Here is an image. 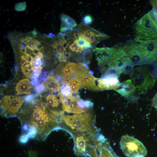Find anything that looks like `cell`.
Returning <instances> with one entry per match:
<instances>
[{
    "mask_svg": "<svg viewBox=\"0 0 157 157\" xmlns=\"http://www.w3.org/2000/svg\"><path fill=\"white\" fill-rule=\"evenodd\" d=\"M33 104L31 110L19 113V118L23 129L28 132L34 131L37 138L44 139L52 130L60 127V119L51 113L41 100H36Z\"/></svg>",
    "mask_w": 157,
    "mask_h": 157,
    "instance_id": "cell-1",
    "label": "cell"
},
{
    "mask_svg": "<svg viewBox=\"0 0 157 157\" xmlns=\"http://www.w3.org/2000/svg\"><path fill=\"white\" fill-rule=\"evenodd\" d=\"M60 123L69 131L97 136L99 135L95 125L94 116L90 112L79 114H62Z\"/></svg>",
    "mask_w": 157,
    "mask_h": 157,
    "instance_id": "cell-2",
    "label": "cell"
},
{
    "mask_svg": "<svg viewBox=\"0 0 157 157\" xmlns=\"http://www.w3.org/2000/svg\"><path fill=\"white\" fill-rule=\"evenodd\" d=\"M123 44L118 43L112 47L96 48L93 49L100 71L103 73L110 66L119 64L125 56Z\"/></svg>",
    "mask_w": 157,
    "mask_h": 157,
    "instance_id": "cell-3",
    "label": "cell"
},
{
    "mask_svg": "<svg viewBox=\"0 0 157 157\" xmlns=\"http://www.w3.org/2000/svg\"><path fill=\"white\" fill-rule=\"evenodd\" d=\"M85 67L81 63L69 62L62 69L61 75L63 83L70 87L73 94H77L82 86L85 75Z\"/></svg>",
    "mask_w": 157,
    "mask_h": 157,
    "instance_id": "cell-4",
    "label": "cell"
},
{
    "mask_svg": "<svg viewBox=\"0 0 157 157\" xmlns=\"http://www.w3.org/2000/svg\"><path fill=\"white\" fill-rule=\"evenodd\" d=\"M134 32V40L137 42L157 41V25L148 13L135 23Z\"/></svg>",
    "mask_w": 157,
    "mask_h": 157,
    "instance_id": "cell-5",
    "label": "cell"
},
{
    "mask_svg": "<svg viewBox=\"0 0 157 157\" xmlns=\"http://www.w3.org/2000/svg\"><path fill=\"white\" fill-rule=\"evenodd\" d=\"M123 49L125 56L130 58L135 66L148 65L156 60L135 40L127 41L123 45Z\"/></svg>",
    "mask_w": 157,
    "mask_h": 157,
    "instance_id": "cell-6",
    "label": "cell"
},
{
    "mask_svg": "<svg viewBox=\"0 0 157 157\" xmlns=\"http://www.w3.org/2000/svg\"><path fill=\"white\" fill-rule=\"evenodd\" d=\"M136 91L144 94L151 89L156 80L151 75L146 65L136 67L129 73Z\"/></svg>",
    "mask_w": 157,
    "mask_h": 157,
    "instance_id": "cell-7",
    "label": "cell"
},
{
    "mask_svg": "<svg viewBox=\"0 0 157 157\" xmlns=\"http://www.w3.org/2000/svg\"><path fill=\"white\" fill-rule=\"evenodd\" d=\"M74 29L69 33L70 38L82 39L90 44L93 48L101 41L109 38L106 34L96 30L83 22Z\"/></svg>",
    "mask_w": 157,
    "mask_h": 157,
    "instance_id": "cell-8",
    "label": "cell"
},
{
    "mask_svg": "<svg viewBox=\"0 0 157 157\" xmlns=\"http://www.w3.org/2000/svg\"><path fill=\"white\" fill-rule=\"evenodd\" d=\"M61 101L64 112L75 114L90 112L93 106L90 100H84L72 93L68 97L61 95Z\"/></svg>",
    "mask_w": 157,
    "mask_h": 157,
    "instance_id": "cell-9",
    "label": "cell"
},
{
    "mask_svg": "<svg viewBox=\"0 0 157 157\" xmlns=\"http://www.w3.org/2000/svg\"><path fill=\"white\" fill-rule=\"evenodd\" d=\"M69 131L73 137L74 140V152L78 156H89L88 150L89 145L94 144L97 145L100 142L101 135L94 136L72 131Z\"/></svg>",
    "mask_w": 157,
    "mask_h": 157,
    "instance_id": "cell-10",
    "label": "cell"
},
{
    "mask_svg": "<svg viewBox=\"0 0 157 157\" xmlns=\"http://www.w3.org/2000/svg\"><path fill=\"white\" fill-rule=\"evenodd\" d=\"M119 144L124 154L128 157L139 155L143 156L147 154V151L143 143L138 139L128 135H123Z\"/></svg>",
    "mask_w": 157,
    "mask_h": 157,
    "instance_id": "cell-11",
    "label": "cell"
},
{
    "mask_svg": "<svg viewBox=\"0 0 157 157\" xmlns=\"http://www.w3.org/2000/svg\"><path fill=\"white\" fill-rule=\"evenodd\" d=\"M24 100L23 97L14 95L3 97L0 100L1 114L7 117L18 113Z\"/></svg>",
    "mask_w": 157,
    "mask_h": 157,
    "instance_id": "cell-12",
    "label": "cell"
},
{
    "mask_svg": "<svg viewBox=\"0 0 157 157\" xmlns=\"http://www.w3.org/2000/svg\"><path fill=\"white\" fill-rule=\"evenodd\" d=\"M61 94L60 92L57 94H50L42 102L48 110L55 116L58 117L64 113L61 101Z\"/></svg>",
    "mask_w": 157,
    "mask_h": 157,
    "instance_id": "cell-13",
    "label": "cell"
},
{
    "mask_svg": "<svg viewBox=\"0 0 157 157\" xmlns=\"http://www.w3.org/2000/svg\"><path fill=\"white\" fill-rule=\"evenodd\" d=\"M96 83L98 91L105 90H115L120 85L118 78L108 76L97 78Z\"/></svg>",
    "mask_w": 157,
    "mask_h": 157,
    "instance_id": "cell-14",
    "label": "cell"
},
{
    "mask_svg": "<svg viewBox=\"0 0 157 157\" xmlns=\"http://www.w3.org/2000/svg\"><path fill=\"white\" fill-rule=\"evenodd\" d=\"M115 90L123 97L132 100L135 99V88L131 80L129 79L121 83L119 88Z\"/></svg>",
    "mask_w": 157,
    "mask_h": 157,
    "instance_id": "cell-15",
    "label": "cell"
},
{
    "mask_svg": "<svg viewBox=\"0 0 157 157\" xmlns=\"http://www.w3.org/2000/svg\"><path fill=\"white\" fill-rule=\"evenodd\" d=\"M85 75L81 87L88 89L97 91L96 85L97 78L94 77L92 72L90 71L89 69L85 67Z\"/></svg>",
    "mask_w": 157,
    "mask_h": 157,
    "instance_id": "cell-16",
    "label": "cell"
},
{
    "mask_svg": "<svg viewBox=\"0 0 157 157\" xmlns=\"http://www.w3.org/2000/svg\"><path fill=\"white\" fill-rule=\"evenodd\" d=\"M106 140L100 142L97 147L99 157H118Z\"/></svg>",
    "mask_w": 157,
    "mask_h": 157,
    "instance_id": "cell-17",
    "label": "cell"
},
{
    "mask_svg": "<svg viewBox=\"0 0 157 157\" xmlns=\"http://www.w3.org/2000/svg\"><path fill=\"white\" fill-rule=\"evenodd\" d=\"M32 88L31 83L28 78H24L19 81L15 87V90L18 94L31 93Z\"/></svg>",
    "mask_w": 157,
    "mask_h": 157,
    "instance_id": "cell-18",
    "label": "cell"
},
{
    "mask_svg": "<svg viewBox=\"0 0 157 157\" xmlns=\"http://www.w3.org/2000/svg\"><path fill=\"white\" fill-rule=\"evenodd\" d=\"M137 42L142 47L157 60V41H144Z\"/></svg>",
    "mask_w": 157,
    "mask_h": 157,
    "instance_id": "cell-19",
    "label": "cell"
},
{
    "mask_svg": "<svg viewBox=\"0 0 157 157\" xmlns=\"http://www.w3.org/2000/svg\"><path fill=\"white\" fill-rule=\"evenodd\" d=\"M47 81L43 83L45 86L47 90L50 92L56 94L58 93L60 90L59 83L55 78V76H48Z\"/></svg>",
    "mask_w": 157,
    "mask_h": 157,
    "instance_id": "cell-20",
    "label": "cell"
},
{
    "mask_svg": "<svg viewBox=\"0 0 157 157\" xmlns=\"http://www.w3.org/2000/svg\"><path fill=\"white\" fill-rule=\"evenodd\" d=\"M61 21L60 28H65L68 29L69 32L73 30V28L76 26L77 23L72 18L68 15L62 13L60 15Z\"/></svg>",
    "mask_w": 157,
    "mask_h": 157,
    "instance_id": "cell-21",
    "label": "cell"
},
{
    "mask_svg": "<svg viewBox=\"0 0 157 157\" xmlns=\"http://www.w3.org/2000/svg\"><path fill=\"white\" fill-rule=\"evenodd\" d=\"M119 65L122 69V73L125 74H129L135 66L130 58L126 56L120 60Z\"/></svg>",
    "mask_w": 157,
    "mask_h": 157,
    "instance_id": "cell-22",
    "label": "cell"
},
{
    "mask_svg": "<svg viewBox=\"0 0 157 157\" xmlns=\"http://www.w3.org/2000/svg\"><path fill=\"white\" fill-rule=\"evenodd\" d=\"M122 73L119 64H114L109 67L103 73L101 77L108 76L118 78Z\"/></svg>",
    "mask_w": 157,
    "mask_h": 157,
    "instance_id": "cell-23",
    "label": "cell"
},
{
    "mask_svg": "<svg viewBox=\"0 0 157 157\" xmlns=\"http://www.w3.org/2000/svg\"><path fill=\"white\" fill-rule=\"evenodd\" d=\"M151 75L157 80V60L152 63L146 65Z\"/></svg>",
    "mask_w": 157,
    "mask_h": 157,
    "instance_id": "cell-24",
    "label": "cell"
},
{
    "mask_svg": "<svg viewBox=\"0 0 157 157\" xmlns=\"http://www.w3.org/2000/svg\"><path fill=\"white\" fill-rule=\"evenodd\" d=\"M89 157H99L96 146L94 144H89L88 148Z\"/></svg>",
    "mask_w": 157,
    "mask_h": 157,
    "instance_id": "cell-25",
    "label": "cell"
},
{
    "mask_svg": "<svg viewBox=\"0 0 157 157\" xmlns=\"http://www.w3.org/2000/svg\"><path fill=\"white\" fill-rule=\"evenodd\" d=\"M60 93L64 97H68L72 93L70 87L65 84L61 87Z\"/></svg>",
    "mask_w": 157,
    "mask_h": 157,
    "instance_id": "cell-26",
    "label": "cell"
},
{
    "mask_svg": "<svg viewBox=\"0 0 157 157\" xmlns=\"http://www.w3.org/2000/svg\"><path fill=\"white\" fill-rule=\"evenodd\" d=\"M68 48L72 51L76 53H81L83 50L76 43L74 42L72 43L71 44H69Z\"/></svg>",
    "mask_w": 157,
    "mask_h": 157,
    "instance_id": "cell-27",
    "label": "cell"
},
{
    "mask_svg": "<svg viewBox=\"0 0 157 157\" xmlns=\"http://www.w3.org/2000/svg\"><path fill=\"white\" fill-rule=\"evenodd\" d=\"M42 67L40 66L38 67H33V69L32 77L38 79L41 74Z\"/></svg>",
    "mask_w": 157,
    "mask_h": 157,
    "instance_id": "cell-28",
    "label": "cell"
},
{
    "mask_svg": "<svg viewBox=\"0 0 157 157\" xmlns=\"http://www.w3.org/2000/svg\"><path fill=\"white\" fill-rule=\"evenodd\" d=\"M26 7V1L19 2L15 5V10L17 11H23L25 10Z\"/></svg>",
    "mask_w": 157,
    "mask_h": 157,
    "instance_id": "cell-29",
    "label": "cell"
},
{
    "mask_svg": "<svg viewBox=\"0 0 157 157\" xmlns=\"http://www.w3.org/2000/svg\"><path fill=\"white\" fill-rule=\"evenodd\" d=\"M21 58L22 60L20 61L21 67H28L30 64L27 61L26 57L24 55H23L21 56Z\"/></svg>",
    "mask_w": 157,
    "mask_h": 157,
    "instance_id": "cell-30",
    "label": "cell"
},
{
    "mask_svg": "<svg viewBox=\"0 0 157 157\" xmlns=\"http://www.w3.org/2000/svg\"><path fill=\"white\" fill-rule=\"evenodd\" d=\"M93 21V19L92 17L90 15H85L83 19V22L87 25L92 24Z\"/></svg>",
    "mask_w": 157,
    "mask_h": 157,
    "instance_id": "cell-31",
    "label": "cell"
},
{
    "mask_svg": "<svg viewBox=\"0 0 157 157\" xmlns=\"http://www.w3.org/2000/svg\"><path fill=\"white\" fill-rule=\"evenodd\" d=\"M42 65L41 59L36 58L34 59L32 62V66L33 67H38Z\"/></svg>",
    "mask_w": 157,
    "mask_h": 157,
    "instance_id": "cell-32",
    "label": "cell"
},
{
    "mask_svg": "<svg viewBox=\"0 0 157 157\" xmlns=\"http://www.w3.org/2000/svg\"><path fill=\"white\" fill-rule=\"evenodd\" d=\"M148 13L157 25V12L153 9L150 11Z\"/></svg>",
    "mask_w": 157,
    "mask_h": 157,
    "instance_id": "cell-33",
    "label": "cell"
},
{
    "mask_svg": "<svg viewBox=\"0 0 157 157\" xmlns=\"http://www.w3.org/2000/svg\"><path fill=\"white\" fill-rule=\"evenodd\" d=\"M22 72L26 77L28 78L32 77V74H31V71L28 67H21Z\"/></svg>",
    "mask_w": 157,
    "mask_h": 157,
    "instance_id": "cell-34",
    "label": "cell"
},
{
    "mask_svg": "<svg viewBox=\"0 0 157 157\" xmlns=\"http://www.w3.org/2000/svg\"><path fill=\"white\" fill-rule=\"evenodd\" d=\"M35 89L36 91L38 92H42L47 89L43 83L37 86Z\"/></svg>",
    "mask_w": 157,
    "mask_h": 157,
    "instance_id": "cell-35",
    "label": "cell"
},
{
    "mask_svg": "<svg viewBox=\"0 0 157 157\" xmlns=\"http://www.w3.org/2000/svg\"><path fill=\"white\" fill-rule=\"evenodd\" d=\"M151 105L157 110V92L151 100Z\"/></svg>",
    "mask_w": 157,
    "mask_h": 157,
    "instance_id": "cell-36",
    "label": "cell"
},
{
    "mask_svg": "<svg viewBox=\"0 0 157 157\" xmlns=\"http://www.w3.org/2000/svg\"><path fill=\"white\" fill-rule=\"evenodd\" d=\"M34 40V39H32L29 40L28 42L27 47L32 50L35 46V43Z\"/></svg>",
    "mask_w": 157,
    "mask_h": 157,
    "instance_id": "cell-37",
    "label": "cell"
},
{
    "mask_svg": "<svg viewBox=\"0 0 157 157\" xmlns=\"http://www.w3.org/2000/svg\"><path fill=\"white\" fill-rule=\"evenodd\" d=\"M47 76L46 75V72L45 71L42 72L39 78V80L41 81H44L47 78Z\"/></svg>",
    "mask_w": 157,
    "mask_h": 157,
    "instance_id": "cell-38",
    "label": "cell"
},
{
    "mask_svg": "<svg viewBox=\"0 0 157 157\" xmlns=\"http://www.w3.org/2000/svg\"><path fill=\"white\" fill-rule=\"evenodd\" d=\"M31 83L32 85L36 86L40 84L38 80L33 78H31Z\"/></svg>",
    "mask_w": 157,
    "mask_h": 157,
    "instance_id": "cell-39",
    "label": "cell"
},
{
    "mask_svg": "<svg viewBox=\"0 0 157 157\" xmlns=\"http://www.w3.org/2000/svg\"><path fill=\"white\" fill-rule=\"evenodd\" d=\"M26 58L28 62L30 63L31 65H32V62L33 59V58L31 55L27 54H26Z\"/></svg>",
    "mask_w": 157,
    "mask_h": 157,
    "instance_id": "cell-40",
    "label": "cell"
},
{
    "mask_svg": "<svg viewBox=\"0 0 157 157\" xmlns=\"http://www.w3.org/2000/svg\"><path fill=\"white\" fill-rule=\"evenodd\" d=\"M33 53L36 55L38 54L40 52L39 50L37 48L35 47H34L32 49Z\"/></svg>",
    "mask_w": 157,
    "mask_h": 157,
    "instance_id": "cell-41",
    "label": "cell"
},
{
    "mask_svg": "<svg viewBox=\"0 0 157 157\" xmlns=\"http://www.w3.org/2000/svg\"><path fill=\"white\" fill-rule=\"evenodd\" d=\"M44 35L46 37L48 38H51L53 37H54L55 36V35L53 33H52L50 32L49 33L48 35L44 34Z\"/></svg>",
    "mask_w": 157,
    "mask_h": 157,
    "instance_id": "cell-42",
    "label": "cell"
},
{
    "mask_svg": "<svg viewBox=\"0 0 157 157\" xmlns=\"http://www.w3.org/2000/svg\"><path fill=\"white\" fill-rule=\"evenodd\" d=\"M35 47L39 50H40L41 49L44 48L42 45L40 43L39 44H38Z\"/></svg>",
    "mask_w": 157,
    "mask_h": 157,
    "instance_id": "cell-43",
    "label": "cell"
},
{
    "mask_svg": "<svg viewBox=\"0 0 157 157\" xmlns=\"http://www.w3.org/2000/svg\"><path fill=\"white\" fill-rule=\"evenodd\" d=\"M43 57V55L42 53L40 52L38 54L36 55V58H42Z\"/></svg>",
    "mask_w": 157,
    "mask_h": 157,
    "instance_id": "cell-44",
    "label": "cell"
},
{
    "mask_svg": "<svg viewBox=\"0 0 157 157\" xmlns=\"http://www.w3.org/2000/svg\"><path fill=\"white\" fill-rule=\"evenodd\" d=\"M31 34L32 35V36L33 37H35L36 36L37 34L36 31L34 30L32 31L31 33Z\"/></svg>",
    "mask_w": 157,
    "mask_h": 157,
    "instance_id": "cell-45",
    "label": "cell"
},
{
    "mask_svg": "<svg viewBox=\"0 0 157 157\" xmlns=\"http://www.w3.org/2000/svg\"><path fill=\"white\" fill-rule=\"evenodd\" d=\"M20 48V51L22 53H23V54H26V48H25L22 47Z\"/></svg>",
    "mask_w": 157,
    "mask_h": 157,
    "instance_id": "cell-46",
    "label": "cell"
},
{
    "mask_svg": "<svg viewBox=\"0 0 157 157\" xmlns=\"http://www.w3.org/2000/svg\"><path fill=\"white\" fill-rule=\"evenodd\" d=\"M39 51L40 53H43L44 51V48H43L39 50Z\"/></svg>",
    "mask_w": 157,
    "mask_h": 157,
    "instance_id": "cell-47",
    "label": "cell"
},
{
    "mask_svg": "<svg viewBox=\"0 0 157 157\" xmlns=\"http://www.w3.org/2000/svg\"><path fill=\"white\" fill-rule=\"evenodd\" d=\"M135 157H144V156L141 155H139L136 156Z\"/></svg>",
    "mask_w": 157,
    "mask_h": 157,
    "instance_id": "cell-48",
    "label": "cell"
}]
</instances>
